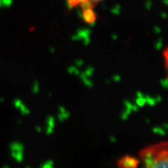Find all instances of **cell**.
I'll return each mask as SVG.
<instances>
[{"label":"cell","instance_id":"1","mask_svg":"<svg viewBox=\"0 0 168 168\" xmlns=\"http://www.w3.org/2000/svg\"><path fill=\"white\" fill-rule=\"evenodd\" d=\"M140 168H168V141L144 148L141 153Z\"/></svg>","mask_w":168,"mask_h":168},{"label":"cell","instance_id":"2","mask_svg":"<svg viewBox=\"0 0 168 168\" xmlns=\"http://www.w3.org/2000/svg\"><path fill=\"white\" fill-rule=\"evenodd\" d=\"M67 1L69 5L73 8H82L87 18L88 14L89 12L93 13L91 9L102 0H67Z\"/></svg>","mask_w":168,"mask_h":168},{"label":"cell","instance_id":"3","mask_svg":"<svg viewBox=\"0 0 168 168\" xmlns=\"http://www.w3.org/2000/svg\"><path fill=\"white\" fill-rule=\"evenodd\" d=\"M163 60H164V65L165 68L167 71V76H168V47H167L164 51H163Z\"/></svg>","mask_w":168,"mask_h":168}]
</instances>
